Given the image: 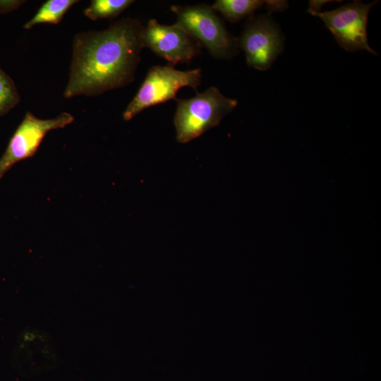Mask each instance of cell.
Masks as SVG:
<instances>
[{"instance_id": "6da1fadb", "label": "cell", "mask_w": 381, "mask_h": 381, "mask_svg": "<svg viewBox=\"0 0 381 381\" xmlns=\"http://www.w3.org/2000/svg\"><path fill=\"white\" fill-rule=\"evenodd\" d=\"M144 28L126 18L104 30L78 33L64 97L96 96L132 83L144 48Z\"/></svg>"}, {"instance_id": "7a4b0ae2", "label": "cell", "mask_w": 381, "mask_h": 381, "mask_svg": "<svg viewBox=\"0 0 381 381\" xmlns=\"http://www.w3.org/2000/svg\"><path fill=\"white\" fill-rule=\"evenodd\" d=\"M174 123L179 143H186L219 124L238 101L224 97L216 87L186 99H176Z\"/></svg>"}, {"instance_id": "3957f363", "label": "cell", "mask_w": 381, "mask_h": 381, "mask_svg": "<svg viewBox=\"0 0 381 381\" xmlns=\"http://www.w3.org/2000/svg\"><path fill=\"white\" fill-rule=\"evenodd\" d=\"M201 78L200 68L179 71L171 66H152L123 111V119L129 121L146 108L176 99L178 90L183 87L196 90Z\"/></svg>"}, {"instance_id": "277c9868", "label": "cell", "mask_w": 381, "mask_h": 381, "mask_svg": "<svg viewBox=\"0 0 381 381\" xmlns=\"http://www.w3.org/2000/svg\"><path fill=\"white\" fill-rule=\"evenodd\" d=\"M181 26L194 40L200 41L216 59H229L236 54L237 40L226 30L211 6H171Z\"/></svg>"}, {"instance_id": "5b68a950", "label": "cell", "mask_w": 381, "mask_h": 381, "mask_svg": "<svg viewBox=\"0 0 381 381\" xmlns=\"http://www.w3.org/2000/svg\"><path fill=\"white\" fill-rule=\"evenodd\" d=\"M73 120L74 117L65 111L54 119H42L28 111L0 158V179L16 163L32 157L49 131L63 128Z\"/></svg>"}, {"instance_id": "8992f818", "label": "cell", "mask_w": 381, "mask_h": 381, "mask_svg": "<svg viewBox=\"0 0 381 381\" xmlns=\"http://www.w3.org/2000/svg\"><path fill=\"white\" fill-rule=\"evenodd\" d=\"M376 2L363 4L354 1L333 11L308 13L320 18L338 44L346 51L365 49L376 54L369 46L367 36L368 12Z\"/></svg>"}, {"instance_id": "52a82bcc", "label": "cell", "mask_w": 381, "mask_h": 381, "mask_svg": "<svg viewBox=\"0 0 381 381\" xmlns=\"http://www.w3.org/2000/svg\"><path fill=\"white\" fill-rule=\"evenodd\" d=\"M247 64L259 71L268 69L283 49L282 35L265 16L251 18L240 37Z\"/></svg>"}, {"instance_id": "ba28073f", "label": "cell", "mask_w": 381, "mask_h": 381, "mask_svg": "<svg viewBox=\"0 0 381 381\" xmlns=\"http://www.w3.org/2000/svg\"><path fill=\"white\" fill-rule=\"evenodd\" d=\"M143 43L144 47L173 64L190 61L200 53L195 40L176 23L162 25L150 19L144 28Z\"/></svg>"}, {"instance_id": "9c48e42d", "label": "cell", "mask_w": 381, "mask_h": 381, "mask_svg": "<svg viewBox=\"0 0 381 381\" xmlns=\"http://www.w3.org/2000/svg\"><path fill=\"white\" fill-rule=\"evenodd\" d=\"M266 4L267 8L274 11L276 1L259 0H217L211 6L230 22L236 23L253 14L257 9Z\"/></svg>"}, {"instance_id": "30bf717a", "label": "cell", "mask_w": 381, "mask_h": 381, "mask_svg": "<svg viewBox=\"0 0 381 381\" xmlns=\"http://www.w3.org/2000/svg\"><path fill=\"white\" fill-rule=\"evenodd\" d=\"M77 0H48L39 8L35 15L23 26L30 29L40 23L58 24Z\"/></svg>"}, {"instance_id": "8fae6325", "label": "cell", "mask_w": 381, "mask_h": 381, "mask_svg": "<svg viewBox=\"0 0 381 381\" xmlns=\"http://www.w3.org/2000/svg\"><path fill=\"white\" fill-rule=\"evenodd\" d=\"M134 2L133 0H92L84 11L86 17L92 20L114 18Z\"/></svg>"}, {"instance_id": "7c38bea8", "label": "cell", "mask_w": 381, "mask_h": 381, "mask_svg": "<svg viewBox=\"0 0 381 381\" xmlns=\"http://www.w3.org/2000/svg\"><path fill=\"white\" fill-rule=\"evenodd\" d=\"M20 100V97L15 83L0 68V116L8 113Z\"/></svg>"}, {"instance_id": "4fadbf2b", "label": "cell", "mask_w": 381, "mask_h": 381, "mask_svg": "<svg viewBox=\"0 0 381 381\" xmlns=\"http://www.w3.org/2000/svg\"><path fill=\"white\" fill-rule=\"evenodd\" d=\"M25 1L0 0V14H6L18 9Z\"/></svg>"}]
</instances>
